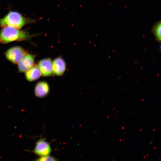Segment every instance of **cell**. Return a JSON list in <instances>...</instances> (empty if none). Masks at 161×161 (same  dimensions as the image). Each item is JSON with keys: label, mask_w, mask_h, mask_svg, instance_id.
Masks as SVG:
<instances>
[{"label": "cell", "mask_w": 161, "mask_h": 161, "mask_svg": "<svg viewBox=\"0 0 161 161\" xmlns=\"http://www.w3.org/2000/svg\"><path fill=\"white\" fill-rule=\"evenodd\" d=\"M0 31V44H6L14 41H30L39 34H31L25 30L11 27L5 26Z\"/></svg>", "instance_id": "obj_1"}, {"label": "cell", "mask_w": 161, "mask_h": 161, "mask_svg": "<svg viewBox=\"0 0 161 161\" xmlns=\"http://www.w3.org/2000/svg\"><path fill=\"white\" fill-rule=\"evenodd\" d=\"M35 22L36 20L26 17L18 12L11 11L0 18V27L10 26L20 29L27 24Z\"/></svg>", "instance_id": "obj_2"}, {"label": "cell", "mask_w": 161, "mask_h": 161, "mask_svg": "<svg viewBox=\"0 0 161 161\" xmlns=\"http://www.w3.org/2000/svg\"><path fill=\"white\" fill-rule=\"evenodd\" d=\"M27 53L25 49L20 46H15L8 49L5 52L6 58L14 64H17Z\"/></svg>", "instance_id": "obj_3"}, {"label": "cell", "mask_w": 161, "mask_h": 161, "mask_svg": "<svg viewBox=\"0 0 161 161\" xmlns=\"http://www.w3.org/2000/svg\"><path fill=\"white\" fill-rule=\"evenodd\" d=\"M35 56L31 54L26 53L18 63V72H25L33 65Z\"/></svg>", "instance_id": "obj_4"}, {"label": "cell", "mask_w": 161, "mask_h": 161, "mask_svg": "<svg viewBox=\"0 0 161 161\" xmlns=\"http://www.w3.org/2000/svg\"><path fill=\"white\" fill-rule=\"evenodd\" d=\"M34 151L37 155L43 156L49 155L51 151L49 144L44 139H40L37 143Z\"/></svg>", "instance_id": "obj_5"}, {"label": "cell", "mask_w": 161, "mask_h": 161, "mask_svg": "<svg viewBox=\"0 0 161 161\" xmlns=\"http://www.w3.org/2000/svg\"><path fill=\"white\" fill-rule=\"evenodd\" d=\"M38 66L43 76H49L52 75V61L50 58L41 60L38 63Z\"/></svg>", "instance_id": "obj_6"}, {"label": "cell", "mask_w": 161, "mask_h": 161, "mask_svg": "<svg viewBox=\"0 0 161 161\" xmlns=\"http://www.w3.org/2000/svg\"><path fill=\"white\" fill-rule=\"evenodd\" d=\"M66 67V62L64 59L60 57L55 59L52 62V69L53 73L58 76L63 75Z\"/></svg>", "instance_id": "obj_7"}, {"label": "cell", "mask_w": 161, "mask_h": 161, "mask_svg": "<svg viewBox=\"0 0 161 161\" xmlns=\"http://www.w3.org/2000/svg\"><path fill=\"white\" fill-rule=\"evenodd\" d=\"M49 91L48 83L44 81H40L36 84L35 88V94L38 97L41 98L46 96Z\"/></svg>", "instance_id": "obj_8"}, {"label": "cell", "mask_w": 161, "mask_h": 161, "mask_svg": "<svg viewBox=\"0 0 161 161\" xmlns=\"http://www.w3.org/2000/svg\"><path fill=\"white\" fill-rule=\"evenodd\" d=\"M41 75L38 65L34 64L25 72V76L27 80L31 82L39 78Z\"/></svg>", "instance_id": "obj_9"}, {"label": "cell", "mask_w": 161, "mask_h": 161, "mask_svg": "<svg viewBox=\"0 0 161 161\" xmlns=\"http://www.w3.org/2000/svg\"><path fill=\"white\" fill-rule=\"evenodd\" d=\"M153 31L157 39L159 41L161 40V23H157L153 28Z\"/></svg>", "instance_id": "obj_10"}, {"label": "cell", "mask_w": 161, "mask_h": 161, "mask_svg": "<svg viewBox=\"0 0 161 161\" xmlns=\"http://www.w3.org/2000/svg\"><path fill=\"white\" fill-rule=\"evenodd\" d=\"M36 160L42 161H56L57 160L54 157L48 155L41 156L39 158Z\"/></svg>", "instance_id": "obj_11"}]
</instances>
